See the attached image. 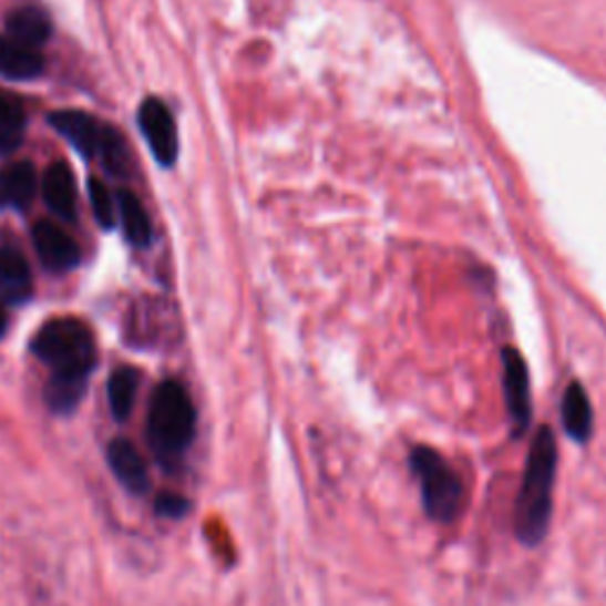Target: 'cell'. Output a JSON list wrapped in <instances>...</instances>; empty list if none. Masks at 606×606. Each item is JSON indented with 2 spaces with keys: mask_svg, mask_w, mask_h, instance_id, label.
Listing matches in <instances>:
<instances>
[{
  "mask_svg": "<svg viewBox=\"0 0 606 606\" xmlns=\"http://www.w3.org/2000/svg\"><path fill=\"white\" fill-rule=\"evenodd\" d=\"M557 439L549 427H541L535 434L526 466L522 489L514 505V531L516 538L528 547L545 541L554 505V483H557Z\"/></svg>",
  "mask_w": 606,
  "mask_h": 606,
  "instance_id": "1",
  "label": "cell"
},
{
  "mask_svg": "<svg viewBox=\"0 0 606 606\" xmlns=\"http://www.w3.org/2000/svg\"><path fill=\"white\" fill-rule=\"evenodd\" d=\"M197 412L187 389L166 379L152 393L150 414H147V439L154 453L164 462H173L185 455L195 439Z\"/></svg>",
  "mask_w": 606,
  "mask_h": 606,
  "instance_id": "2",
  "label": "cell"
},
{
  "mask_svg": "<svg viewBox=\"0 0 606 606\" xmlns=\"http://www.w3.org/2000/svg\"><path fill=\"white\" fill-rule=\"evenodd\" d=\"M33 353L53 374L91 377L95 368V341L89 325L76 318H58L43 325L31 343Z\"/></svg>",
  "mask_w": 606,
  "mask_h": 606,
  "instance_id": "3",
  "label": "cell"
},
{
  "mask_svg": "<svg viewBox=\"0 0 606 606\" xmlns=\"http://www.w3.org/2000/svg\"><path fill=\"white\" fill-rule=\"evenodd\" d=\"M50 126H53L60 135H64L83 157L97 160L114 176H124L131 166V154L126 147L124 135L116 129L107 126L105 121H100L85 112L76 110H62L48 116Z\"/></svg>",
  "mask_w": 606,
  "mask_h": 606,
  "instance_id": "4",
  "label": "cell"
},
{
  "mask_svg": "<svg viewBox=\"0 0 606 606\" xmlns=\"http://www.w3.org/2000/svg\"><path fill=\"white\" fill-rule=\"evenodd\" d=\"M410 466L420 481L427 516L436 524H453L464 510V486L458 472L429 445L412 448Z\"/></svg>",
  "mask_w": 606,
  "mask_h": 606,
  "instance_id": "5",
  "label": "cell"
},
{
  "mask_svg": "<svg viewBox=\"0 0 606 606\" xmlns=\"http://www.w3.org/2000/svg\"><path fill=\"white\" fill-rule=\"evenodd\" d=\"M137 124L154 157L162 166H173L178 160V131L166 105L157 97H147L137 110Z\"/></svg>",
  "mask_w": 606,
  "mask_h": 606,
  "instance_id": "6",
  "label": "cell"
},
{
  "mask_svg": "<svg viewBox=\"0 0 606 606\" xmlns=\"http://www.w3.org/2000/svg\"><path fill=\"white\" fill-rule=\"evenodd\" d=\"M502 387H505V401L510 420L514 424V436H522L531 424V382L526 362L514 349L502 351Z\"/></svg>",
  "mask_w": 606,
  "mask_h": 606,
  "instance_id": "7",
  "label": "cell"
},
{
  "mask_svg": "<svg viewBox=\"0 0 606 606\" xmlns=\"http://www.w3.org/2000/svg\"><path fill=\"white\" fill-rule=\"evenodd\" d=\"M33 247L39 251L41 264L53 273H69L79 266V247L58 223L41 220L33 225Z\"/></svg>",
  "mask_w": 606,
  "mask_h": 606,
  "instance_id": "8",
  "label": "cell"
},
{
  "mask_svg": "<svg viewBox=\"0 0 606 606\" xmlns=\"http://www.w3.org/2000/svg\"><path fill=\"white\" fill-rule=\"evenodd\" d=\"M107 462L116 481L131 493H145L150 489L147 462L141 453H137V448L131 441L126 439L112 441L107 448Z\"/></svg>",
  "mask_w": 606,
  "mask_h": 606,
  "instance_id": "9",
  "label": "cell"
},
{
  "mask_svg": "<svg viewBox=\"0 0 606 606\" xmlns=\"http://www.w3.org/2000/svg\"><path fill=\"white\" fill-rule=\"evenodd\" d=\"M41 193L48 209L62 220L76 218V185L74 173L66 164H50L41 178Z\"/></svg>",
  "mask_w": 606,
  "mask_h": 606,
  "instance_id": "10",
  "label": "cell"
},
{
  "mask_svg": "<svg viewBox=\"0 0 606 606\" xmlns=\"http://www.w3.org/2000/svg\"><path fill=\"white\" fill-rule=\"evenodd\" d=\"M43 53L39 48H31L17 41L8 33H0V76L10 81H29L43 74Z\"/></svg>",
  "mask_w": 606,
  "mask_h": 606,
  "instance_id": "11",
  "label": "cell"
},
{
  "mask_svg": "<svg viewBox=\"0 0 606 606\" xmlns=\"http://www.w3.org/2000/svg\"><path fill=\"white\" fill-rule=\"evenodd\" d=\"M39 173L29 162H17L0 171V206L6 209H27L37 197Z\"/></svg>",
  "mask_w": 606,
  "mask_h": 606,
  "instance_id": "12",
  "label": "cell"
},
{
  "mask_svg": "<svg viewBox=\"0 0 606 606\" xmlns=\"http://www.w3.org/2000/svg\"><path fill=\"white\" fill-rule=\"evenodd\" d=\"M562 422L566 434L578 441V443H587L595 431V414H593V405L590 398H587L583 384L574 382L568 384V389L564 391L562 398Z\"/></svg>",
  "mask_w": 606,
  "mask_h": 606,
  "instance_id": "13",
  "label": "cell"
},
{
  "mask_svg": "<svg viewBox=\"0 0 606 606\" xmlns=\"http://www.w3.org/2000/svg\"><path fill=\"white\" fill-rule=\"evenodd\" d=\"M31 294V268L17 249H0V299L20 304Z\"/></svg>",
  "mask_w": 606,
  "mask_h": 606,
  "instance_id": "14",
  "label": "cell"
},
{
  "mask_svg": "<svg viewBox=\"0 0 606 606\" xmlns=\"http://www.w3.org/2000/svg\"><path fill=\"white\" fill-rule=\"evenodd\" d=\"M6 33L41 50L43 43L50 39V33H53V24H50V17L41 8H17L8 14Z\"/></svg>",
  "mask_w": 606,
  "mask_h": 606,
  "instance_id": "15",
  "label": "cell"
},
{
  "mask_svg": "<svg viewBox=\"0 0 606 606\" xmlns=\"http://www.w3.org/2000/svg\"><path fill=\"white\" fill-rule=\"evenodd\" d=\"M116 209L121 228L126 233V239L133 247H147L152 239V223L145 212L143 202L133 195L131 189H119L116 193Z\"/></svg>",
  "mask_w": 606,
  "mask_h": 606,
  "instance_id": "16",
  "label": "cell"
},
{
  "mask_svg": "<svg viewBox=\"0 0 606 606\" xmlns=\"http://www.w3.org/2000/svg\"><path fill=\"white\" fill-rule=\"evenodd\" d=\"M137 389H141V372L135 368H119L112 372L110 382H107V401L110 410L119 422L129 420V414L135 405V396Z\"/></svg>",
  "mask_w": 606,
  "mask_h": 606,
  "instance_id": "17",
  "label": "cell"
},
{
  "mask_svg": "<svg viewBox=\"0 0 606 606\" xmlns=\"http://www.w3.org/2000/svg\"><path fill=\"white\" fill-rule=\"evenodd\" d=\"M85 377H69V374H50V382L45 384V403L53 412L69 414L76 410L81 398L85 393Z\"/></svg>",
  "mask_w": 606,
  "mask_h": 606,
  "instance_id": "18",
  "label": "cell"
},
{
  "mask_svg": "<svg viewBox=\"0 0 606 606\" xmlns=\"http://www.w3.org/2000/svg\"><path fill=\"white\" fill-rule=\"evenodd\" d=\"M27 116L20 100L0 91V152H12L22 145Z\"/></svg>",
  "mask_w": 606,
  "mask_h": 606,
  "instance_id": "19",
  "label": "cell"
},
{
  "mask_svg": "<svg viewBox=\"0 0 606 606\" xmlns=\"http://www.w3.org/2000/svg\"><path fill=\"white\" fill-rule=\"evenodd\" d=\"M89 197H91V209L95 220L102 225V228L107 230L114 228V223L119 220V209H116V197L112 195V189L100 178H91Z\"/></svg>",
  "mask_w": 606,
  "mask_h": 606,
  "instance_id": "20",
  "label": "cell"
},
{
  "mask_svg": "<svg viewBox=\"0 0 606 606\" xmlns=\"http://www.w3.org/2000/svg\"><path fill=\"white\" fill-rule=\"evenodd\" d=\"M187 500L176 495V493H164L160 500H157V510L160 514L164 516H171V518H181L185 512H187Z\"/></svg>",
  "mask_w": 606,
  "mask_h": 606,
  "instance_id": "21",
  "label": "cell"
},
{
  "mask_svg": "<svg viewBox=\"0 0 606 606\" xmlns=\"http://www.w3.org/2000/svg\"><path fill=\"white\" fill-rule=\"evenodd\" d=\"M6 330H8V314H6V308L0 306V337L6 335Z\"/></svg>",
  "mask_w": 606,
  "mask_h": 606,
  "instance_id": "22",
  "label": "cell"
}]
</instances>
